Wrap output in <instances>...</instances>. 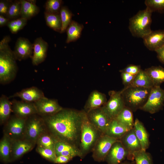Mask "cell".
<instances>
[{"instance_id": "1", "label": "cell", "mask_w": 164, "mask_h": 164, "mask_svg": "<svg viewBox=\"0 0 164 164\" xmlns=\"http://www.w3.org/2000/svg\"><path fill=\"white\" fill-rule=\"evenodd\" d=\"M85 113L84 110L63 108L53 115L42 117L55 137L79 148L81 125Z\"/></svg>"}, {"instance_id": "2", "label": "cell", "mask_w": 164, "mask_h": 164, "mask_svg": "<svg viewBox=\"0 0 164 164\" xmlns=\"http://www.w3.org/2000/svg\"><path fill=\"white\" fill-rule=\"evenodd\" d=\"M9 36H5L0 42V82L8 84L15 77L18 70L17 59L9 43Z\"/></svg>"}, {"instance_id": "3", "label": "cell", "mask_w": 164, "mask_h": 164, "mask_svg": "<svg viewBox=\"0 0 164 164\" xmlns=\"http://www.w3.org/2000/svg\"><path fill=\"white\" fill-rule=\"evenodd\" d=\"M151 90L138 87L124 88L121 91L125 106L132 111L140 109L146 103Z\"/></svg>"}, {"instance_id": "4", "label": "cell", "mask_w": 164, "mask_h": 164, "mask_svg": "<svg viewBox=\"0 0 164 164\" xmlns=\"http://www.w3.org/2000/svg\"><path fill=\"white\" fill-rule=\"evenodd\" d=\"M152 13L146 8L129 19L128 28L133 36L143 38L151 32Z\"/></svg>"}, {"instance_id": "5", "label": "cell", "mask_w": 164, "mask_h": 164, "mask_svg": "<svg viewBox=\"0 0 164 164\" xmlns=\"http://www.w3.org/2000/svg\"><path fill=\"white\" fill-rule=\"evenodd\" d=\"M102 135L90 122L85 112L81 125L79 145L83 156L92 150L96 142Z\"/></svg>"}, {"instance_id": "6", "label": "cell", "mask_w": 164, "mask_h": 164, "mask_svg": "<svg viewBox=\"0 0 164 164\" xmlns=\"http://www.w3.org/2000/svg\"><path fill=\"white\" fill-rule=\"evenodd\" d=\"M45 125L43 117L36 114L28 117L26 119L24 139L34 144L39 138L45 133Z\"/></svg>"}, {"instance_id": "7", "label": "cell", "mask_w": 164, "mask_h": 164, "mask_svg": "<svg viewBox=\"0 0 164 164\" xmlns=\"http://www.w3.org/2000/svg\"><path fill=\"white\" fill-rule=\"evenodd\" d=\"M110 98L101 108L111 120L115 119L125 107L121 91L109 92Z\"/></svg>"}, {"instance_id": "8", "label": "cell", "mask_w": 164, "mask_h": 164, "mask_svg": "<svg viewBox=\"0 0 164 164\" xmlns=\"http://www.w3.org/2000/svg\"><path fill=\"white\" fill-rule=\"evenodd\" d=\"M164 103V90L160 86H154L151 88L148 100L140 109L151 114L162 109Z\"/></svg>"}, {"instance_id": "9", "label": "cell", "mask_w": 164, "mask_h": 164, "mask_svg": "<svg viewBox=\"0 0 164 164\" xmlns=\"http://www.w3.org/2000/svg\"><path fill=\"white\" fill-rule=\"evenodd\" d=\"M119 140L105 135H102L96 142L92 151L94 159L97 161H103L113 144Z\"/></svg>"}, {"instance_id": "10", "label": "cell", "mask_w": 164, "mask_h": 164, "mask_svg": "<svg viewBox=\"0 0 164 164\" xmlns=\"http://www.w3.org/2000/svg\"><path fill=\"white\" fill-rule=\"evenodd\" d=\"M26 119L16 116L11 118L6 125L5 135L12 140L24 138Z\"/></svg>"}, {"instance_id": "11", "label": "cell", "mask_w": 164, "mask_h": 164, "mask_svg": "<svg viewBox=\"0 0 164 164\" xmlns=\"http://www.w3.org/2000/svg\"><path fill=\"white\" fill-rule=\"evenodd\" d=\"M37 114L42 117L53 115L63 108L57 100L45 97L34 102Z\"/></svg>"}, {"instance_id": "12", "label": "cell", "mask_w": 164, "mask_h": 164, "mask_svg": "<svg viewBox=\"0 0 164 164\" xmlns=\"http://www.w3.org/2000/svg\"><path fill=\"white\" fill-rule=\"evenodd\" d=\"M91 123L102 135H104L111 121L103 112L101 108L86 112Z\"/></svg>"}, {"instance_id": "13", "label": "cell", "mask_w": 164, "mask_h": 164, "mask_svg": "<svg viewBox=\"0 0 164 164\" xmlns=\"http://www.w3.org/2000/svg\"><path fill=\"white\" fill-rule=\"evenodd\" d=\"M126 158L129 159V154L119 140L113 144L105 160L108 164H119Z\"/></svg>"}, {"instance_id": "14", "label": "cell", "mask_w": 164, "mask_h": 164, "mask_svg": "<svg viewBox=\"0 0 164 164\" xmlns=\"http://www.w3.org/2000/svg\"><path fill=\"white\" fill-rule=\"evenodd\" d=\"M13 51L16 59L19 61L32 58L33 44L27 39L19 37L16 42Z\"/></svg>"}, {"instance_id": "15", "label": "cell", "mask_w": 164, "mask_h": 164, "mask_svg": "<svg viewBox=\"0 0 164 164\" xmlns=\"http://www.w3.org/2000/svg\"><path fill=\"white\" fill-rule=\"evenodd\" d=\"M56 138L54 150L57 156L62 155L72 158L76 156L83 157L78 147L66 142Z\"/></svg>"}, {"instance_id": "16", "label": "cell", "mask_w": 164, "mask_h": 164, "mask_svg": "<svg viewBox=\"0 0 164 164\" xmlns=\"http://www.w3.org/2000/svg\"><path fill=\"white\" fill-rule=\"evenodd\" d=\"M142 39L143 43L148 49L155 51L164 45V30H152Z\"/></svg>"}, {"instance_id": "17", "label": "cell", "mask_w": 164, "mask_h": 164, "mask_svg": "<svg viewBox=\"0 0 164 164\" xmlns=\"http://www.w3.org/2000/svg\"><path fill=\"white\" fill-rule=\"evenodd\" d=\"M122 145L128 152L129 159H133V154L142 149L140 143L135 134L133 128L130 130L120 139Z\"/></svg>"}, {"instance_id": "18", "label": "cell", "mask_w": 164, "mask_h": 164, "mask_svg": "<svg viewBox=\"0 0 164 164\" xmlns=\"http://www.w3.org/2000/svg\"><path fill=\"white\" fill-rule=\"evenodd\" d=\"M12 110L15 116L27 118L29 116L37 114L34 102L15 100L12 101Z\"/></svg>"}, {"instance_id": "19", "label": "cell", "mask_w": 164, "mask_h": 164, "mask_svg": "<svg viewBox=\"0 0 164 164\" xmlns=\"http://www.w3.org/2000/svg\"><path fill=\"white\" fill-rule=\"evenodd\" d=\"M33 44L32 63L33 65L37 66L43 62L46 58L48 45L41 37L37 38Z\"/></svg>"}, {"instance_id": "20", "label": "cell", "mask_w": 164, "mask_h": 164, "mask_svg": "<svg viewBox=\"0 0 164 164\" xmlns=\"http://www.w3.org/2000/svg\"><path fill=\"white\" fill-rule=\"evenodd\" d=\"M18 97L23 101L34 102L46 97L43 91L37 87H32L23 89L9 96V98Z\"/></svg>"}, {"instance_id": "21", "label": "cell", "mask_w": 164, "mask_h": 164, "mask_svg": "<svg viewBox=\"0 0 164 164\" xmlns=\"http://www.w3.org/2000/svg\"><path fill=\"white\" fill-rule=\"evenodd\" d=\"M105 95L97 90L90 94L84 107V111L87 112L92 110L102 107L107 102Z\"/></svg>"}, {"instance_id": "22", "label": "cell", "mask_w": 164, "mask_h": 164, "mask_svg": "<svg viewBox=\"0 0 164 164\" xmlns=\"http://www.w3.org/2000/svg\"><path fill=\"white\" fill-rule=\"evenodd\" d=\"M34 143L26 139L12 140L11 155L14 159H18L31 150Z\"/></svg>"}, {"instance_id": "23", "label": "cell", "mask_w": 164, "mask_h": 164, "mask_svg": "<svg viewBox=\"0 0 164 164\" xmlns=\"http://www.w3.org/2000/svg\"><path fill=\"white\" fill-rule=\"evenodd\" d=\"M133 128L142 149L146 151L149 147L150 142L148 134L144 126L141 121L136 118L134 121Z\"/></svg>"}, {"instance_id": "24", "label": "cell", "mask_w": 164, "mask_h": 164, "mask_svg": "<svg viewBox=\"0 0 164 164\" xmlns=\"http://www.w3.org/2000/svg\"><path fill=\"white\" fill-rule=\"evenodd\" d=\"M130 130L114 119L111 121L104 135L120 140Z\"/></svg>"}, {"instance_id": "25", "label": "cell", "mask_w": 164, "mask_h": 164, "mask_svg": "<svg viewBox=\"0 0 164 164\" xmlns=\"http://www.w3.org/2000/svg\"><path fill=\"white\" fill-rule=\"evenodd\" d=\"M20 17L29 19L37 15L39 11L36 5V1L21 0Z\"/></svg>"}, {"instance_id": "26", "label": "cell", "mask_w": 164, "mask_h": 164, "mask_svg": "<svg viewBox=\"0 0 164 164\" xmlns=\"http://www.w3.org/2000/svg\"><path fill=\"white\" fill-rule=\"evenodd\" d=\"M144 70L149 76L154 86H160L164 82V68L161 66H152Z\"/></svg>"}, {"instance_id": "27", "label": "cell", "mask_w": 164, "mask_h": 164, "mask_svg": "<svg viewBox=\"0 0 164 164\" xmlns=\"http://www.w3.org/2000/svg\"><path fill=\"white\" fill-rule=\"evenodd\" d=\"M153 84L148 75L145 71L141 69L135 75L132 83L127 87H138L151 88Z\"/></svg>"}, {"instance_id": "28", "label": "cell", "mask_w": 164, "mask_h": 164, "mask_svg": "<svg viewBox=\"0 0 164 164\" xmlns=\"http://www.w3.org/2000/svg\"><path fill=\"white\" fill-rule=\"evenodd\" d=\"M12 140L5 135L0 142V156L1 159L5 162H9L11 156Z\"/></svg>"}, {"instance_id": "29", "label": "cell", "mask_w": 164, "mask_h": 164, "mask_svg": "<svg viewBox=\"0 0 164 164\" xmlns=\"http://www.w3.org/2000/svg\"><path fill=\"white\" fill-rule=\"evenodd\" d=\"M83 28L82 25L72 20L66 30L67 34L66 43H69L78 39L80 37Z\"/></svg>"}, {"instance_id": "30", "label": "cell", "mask_w": 164, "mask_h": 164, "mask_svg": "<svg viewBox=\"0 0 164 164\" xmlns=\"http://www.w3.org/2000/svg\"><path fill=\"white\" fill-rule=\"evenodd\" d=\"M9 98L4 95L0 98V121L2 124L8 119L12 109V104Z\"/></svg>"}, {"instance_id": "31", "label": "cell", "mask_w": 164, "mask_h": 164, "mask_svg": "<svg viewBox=\"0 0 164 164\" xmlns=\"http://www.w3.org/2000/svg\"><path fill=\"white\" fill-rule=\"evenodd\" d=\"M132 112L130 109L125 106L115 119L131 129L133 128L134 123Z\"/></svg>"}, {"instance_id": "32", "label": "cell", "mask_w": 164, "mask_h": 164, "mask_svg": "<svg viewBox=\"0 0 164 164\" xmlns=\"http://www.w3.org/2000/svg\"><path fill=\"white\" fill-rule=\"evenodd\" d=\"M44 16L47 25L54 31L60 32L62 22L60 13H50L45 12Z\"/></svg>"}, {"instance_id": "33", "label": "cell", "mask_w": 164, "mask_h": 164, "mask_svg": "<svg viewBox=\"0 0 164 164\" xmlns=\"http://www.w3.org/2000/svg\"><path fill=\"white\" fill-rule=\"evenodd\" d=\"M56 139L52 134L44 133L39 138L36 142L38 146L54 150Z\"/></svg>"}, {"instance_id": "34", "label": "cell", "mask_w": 164, "mask_h": 164, "mask_svg": "<svg viewBox=\"0 0 164 164\" xmlns=\"http://www.w3.org/2000/svg\"><path fill=\"white\" fill-rule=\"evenodd\" d=\"M61 22L62 27L60 32L63 33L67 30L71 22L72 13L66 6H62L60 12Z\"/></svg>"}, {"instance_id": "35", "label": "cell", "mask_w": 164, "mask_h": 164, "mask_svg": "<svg viewBox=\"0 0 164 164\" xmlns=\"http://www.w3.org/2000/svg\"><path fill=\"white\" fill-rule=\"evenodd\" d=\"M21 2L20 0L12 1L6 17L10 20L19 18L21 16Z\"/></svg>"}, {"instance_id": "36", "label": "cell", "mask_w": 164, "mask_h": 164, "mask_svg": "<svg viewBox=\"0 0 164 164\" xmlns=\"http://www.w3.org/2000/svg\"><path fill=\"white\" fill-rule=\"evenodd\" d=\"M133 157L136 164H152L151 156L146 151L141 149L135 152L133 154Z\"/></svg>"}, {"instance_id": "37", "label": "cell", "mask_w": 164, "mask_h": 164, "mask_svg": "<svg viewBox=\"0 0 164 164\" xmlns=\"http://www.w3.org/2000/svg\"><path fill=\"white\" fill-rule=\"evenodd\" d=\"M27 20L26 19L20 17L10 20L7 26L12 33H16L26 25Z\"/></svg>"}, {"instance_id": "38", "label": "cell", "mask_w": 164, "mask_h": 164, "mask_svg": "<svg viewBox=\"0 0 164 164\" xmlns=\"http://www.w3.org/2000/svg\"><path fill=\"white\" fill-rule=\"evenodd\" d=\"M62 2L61 0H47L45 4V12L52 13H60Z\"/></svg>"}, {"instance_id": "39", "label": "cell", "mask_w": 164, "mask_h": 164, "mask_svg": "<svg viewBox=\"0 0 164 164\" xmlns=\"http://www.w3.org/2000/svg\"><path fill=\"white\" fill-rule=\"evenodd\" d=\"M145 4L152 13L158 11H164V0H146Z\"/></svg>"}, {"instance_id": "40", "label": "cell", "mask_w": 164, "mask_h": 164, "mask_svg": "<svg viewBox=\"0 0 164 164\" xmlns=\"http://www.w3.org/2000/svg\"><path fill=\"white\" fill-rule=\"evenodd\" d=\"M36 151L45 158L54 162L57 156L54 150L38 146Z\"/></svg>"}, {"instance_id": "41", "label": "cell", "mask_w": 164, "mask_h": 164, "mask_svg": "<svg viewBox=\"0 0 164 164\" xmlns=\"http://www.w3.org/2000/svg\"><path fill=\"white\" fill-rule=\"evenodd\" d=\"M141 69L140 65L129 64L127 65L124 69L120 70L119 71L120 72H126L133 75H136Z\"/></svg>"}, {"instance_id": "42", "label": "cell", "mask_w": 164, "mask_h": 164, "mask_svg": "<svg viewBox=\"0 0 164 164\" xmlns=\"http://www.w3.org/2000/svg\"><path fill=\"white\" fill-rule=\"evenodd\" d=\"M121 76L124 88L127 87L133 81L135 75L125 72H121Z\"/></svg>"}, {"instance_id": "43", "label": "cell", "mask_w": 164, "mask_h": 164, "mask_svg": "<svg viewBox=\"0 0 164 164\" xmlns=\"http://www.w3.org/2000/svg\"><path fill=\"white\" fill-rule=\"evenodd\" d=\"M12 1L0 0V14L6 17Z\"/></svg>"}, {"instance_id": "44", "label": "cell", "mask_w": 164, "mask_h": 164, "mask_svg": "<svg viewBox=\"0 0 164 164\" xmlns=\"http://www.w3.org/2000/svg\"><path fill=\"white\" fill-rule=\"evenodd\" d=\"M73 158L70 157L60 155L57 156L54 163L59 164H63L67 162Z\"/></svg>"}, {"instance_id": "45", "label": "cell", "mask_w": 164, "mask_h": 164, "mask_svg": "<svg viewBox=\"0 0 164 164\" xmlns=\"http://www.w3.org/2000/svg\"><path fill=\"white\" fill-rule=\"evenodd\" d=\"M155 52L156 53L157 57L159 61L164 64V45Z\"/></svg>"}, {"instance_id": "46", "label": "cell", "mask_w": 164, "mask_h": 164, "mask_svg": "<svg viewBox=\"0 0 164 164\" xmlns=\"http://www.w3.org/2000/svg\"><path fill=\"white\" fill-rule=\"evenodd\" d=\"M10 20L7 18L2 15H0V26L2 27L7 25Z\"/></svg>"}, {"instance_id": "47", "label": "cell", "mask_w": 164, "mask_h": 164, "mask_svg": "<svg viewBox=\"0 0 164 164\" xmlns=\"http://www.w3.org/2000/svg\"><path fill=\"white\" fill-rule=\"evenodd\" d=\"M120 164H131V163H130L125 162V163H122Z\"/></svg>"}]
</instances>
